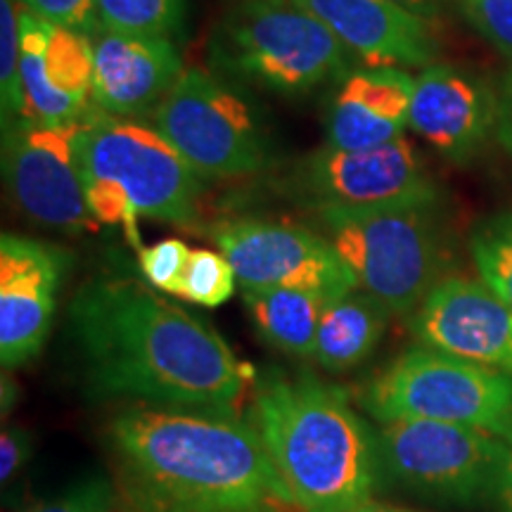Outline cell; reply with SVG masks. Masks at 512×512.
<instances>
[{
    "instance_id": "obj_1",
    "label": "cell",
    "mask_w": 512,
    "mask_h": 512,
    "mask_svg": "<svg viewBox=\"0 0 512 512\" xmlns=\"http://www.w3.org/2000/svg\"><path fill=\"white\" fill-rule=\"evenodd\" d=\"M69 337L88 387L133 406L238 413L254 380L209 320L128 275L76 290Z\"/></svg>"
},
{
    "instance_id": "obj_2",
    "label": "cell",
    "mask_w": 512,
    "mask_h": 512,
    "mask_svg": "<svg viewBox=\"0 0 512 512\" xmlns=\"http://www.w3.org/2000/svg\"><path fill=\"white\" fill-rule=\"evenodd\" d=\"M107 441L119 494L136 512H302L238 413L128 406Z\"/></svg>"
},
{
    "instance_id": "obj_3",
    "label": "cell",
    "mask_w": 512,
    "mask_h": 512,
    "mask_svg": "<svg viewBox=\"0 0 512 512\" xmlns=\"http://www.w3.org/2000/svg\"><path fill=\"white\" fill-rule=\"evenodd\" d=\"M254 425L302 512H351L384 484L377 432L335 384L268 370Z\"/></svg>"
},
{
    "instance_id": "obj_4",
    "label": "cell",
    "mask_w": 512,
    "mask_h": 512,
    "mask_svg": "<svg viewBox=\"0 0 512 512\" xmlns=\"http://www.w3.org/2000/svg\"><path fill=\"white\" fill-rule=\"evenodd\" d=\"M76 152L93 216L124 228L133 247L143 249L140 216L176 226L195 223L202 178L155 126L93 107L76 121Z\"/></svg>"
},
{
    "instance_id": "obj_5",
    "label": "cell",
    "mask_w": 512,
    "mask_h": 512,
    "mask_svg": "<svg viewBox=\"0 0 512 512\" xmlns=\"http://www.w3.org/2000/svg\"><path fill=\"white\" fill-rule=\"evenodd\" d=\"M332 242L361 290L394 316H411L446 278L448 226L439 192L354 209H318Z\"/></svg>"
},
{
    "instance_id": "obj_6",
    "label": "cell",
    "mask_w": 512,
    "mask_h": 512,
    "mask_svg": "<svg viewBox=\"0 0 512 512\" xmlns=\"http://www.w3.org/2000/svg\"><path fill=\"white\" fill-rule=\"evenodd\" d=\"M320 19L294 0H238L211 38L223 72L283 95L344 81L354 60Z\"/></svg>"
},
{
    "instance_id": "obj_7",
    "label": "cell",
    "mask_w": 512,
    "mask_h": 512,
    "mask_svg": "<svg viewBox=\"0 0 512 512\" xmlns=\"http://www.w3.org/2000/svg\"><path fill=\"white\" fill-rule=\"evenodd\" d=\"M356 401L377 422H451L512 446V375L444 351L406 349L363 384Z\"/></svg>"
},
{
    "instance_id": "obj_8",
    "label": "cell",
    "mask_w": 512,
    "mask_h": 512,
    "mask_svg": "<svg viewBox=\"0 0 512 512\" xmlns=\"http://www.w3.org/2000/svg\"><path fill=\"white\" fill-rule=\"evenodd\" d=\"M384 482L425 501L475 508L496 501L512 446L494 434L437 420L377 427Z\"/></svg>"
},
{
    "instance_id": "obj_9",
    "label": "cell",
    "mask_w": 512,
    "mask_h": 512,
    "mask_svg": "<svg viewBox=\"0 0 512 512\" xmlns=\"http://www.w3.org/2000/svg\"><path fill=\"white\" fill-rule=\"evenodd\" d=\"M152 126L181 152L202 181L254 176L271 162L256 110L233 83L188 67L152 112Z\"/></svg>"
},
{
    "instance_id": "obj_10",
    "label": "cell",
    "mask_w": 512,
    "mask_h": 512,
    "mask_svg": "<svg viewBox=\"0 0 512 512\" xmlns=\"http://www.w3.org/2000/svg\"><path fill=\"white\" fill-rule=\"evenodd\" d=\"M3 178L15 207L38 226L67 235L93 233L100 226L83 183L76 121L15 119L3 128Z\"/></svg>"
},
{
    "instance_id": "obj_11",
    "label": "cell",
    "mask_w": 512,
    "mask_h": 512,
    "mask_svg": "<svg viewBox=\"0 0 512 512\" xmlns=\"http://www.w3.org/2000/svg\"><path fill=\"white\" fill-rule=\"evenodd\" d=\"M209 238L226 254L240 290L299 287L328 297L361 290L332 242L318 230L245 216L211 226Z\"/></svg>"
},
{
    "instance_id": "obj_12",
    "label": "cell",
    "mask_w": 512,
    "mask_h": 512,
    "mask_svg": "<svg viewBox=\"0 0 512 512\" xmlns=\"http://www.w3.org/2000/svg\"><path fill=\"white\" fill-rule=\"evenodd\" d=\"M290 190L306 207L354 209L439 192L406 136L375 150H323L292 169Z\"/></svg>"
},
{
    "instance_id": "obj_13",
    "label": "cell",
    "mask_w": 512,
    "mask_h": 512,
    "mask_svg": "<svg viewBox=\"0 0 512 512\" xmlns=\"http://www.w3.org/2000/svg\"><path fill=\"white\" fill-rule=\"evenodd\" d=\"M24 112L19 119L72 124L93 110V36L48 22L19 3Z\"/></svg>"
},
{
    "instance_id": "obj_14",
    "label": "cell",
    "mask_w": 512,
    "mask_h": 512,
    "mask_svg": "<svg viewBox=\"0 0 512 512\" xmlns=\"http://www.w3.org/2000/svg\"><path fill=\"white\" fill-rule=\"evenodd\" d=\"M422 347L512 375V309L482 280L446 275L411 313Z\"/></svg>"
},
{
    "instance_id": "obj_15",
    "label": "cell",
    "mask_w": 512,
    "mask_h": 512,
    "mask_svg": "<svg viewBox=\"0 0 512 512\" xmlns=\"http://www.w3.org/2000/svg\"><path fill=\"white\" fill-rule=\"evenodd\" d=\"M69 254L48 242L3 233L0 238V361L5 370L41 354L53 325Z\"/></svg>"
},
{
    "instance_id": "obj_16",
    "label": "cell",
    "mask_w": 512,
    "mask_h": 512,
    "mask_svg": "<svg viewBox=\"0 0 512 512\" xmlns=\"http://www.w3.org/2000/svg\"><path fill=\"white\" fill-rule=\"evenodd\" d=\"M408 128L448 162L470 164L498 136V93L477 74L430 64L415 79Z\"/></svg>"
},
{
    "instance_id": "obj_17",
    "label": "cell",
    "mask_w": 512,
    "mask_h": 512,
    "mask_svg": "<svg viewBox=\"0 0 512 512\" xmlns=\"http://www.w3.org/2000/svg\"><path fill=\"white\" fill-rule=\"evenodd\" d=\"M93 107L112 117H143L155 112L183 74L174 38L93 34Z\"/></svg>"
},
{
    "instance_id": "obj_18",
    "label": "cell",
    "mask_w": 512,
    "mask_h": 512,
    "mask_svg": "<svg viewBox=\"0 0 512 512\" xmlns=\"http://www.w3.org/2000/svg\"><path fill=\"white\" fill-rule=\"evenodd\" d=\"M368 67H430L437 57L430 22L389 0H294Z\"/></svg>"
},
{
    "instance_id": "obj_19",
    "label": "cell",
    "mask_w": 512,
    "mask_h": 512,
    "mask_svg": "<svg viewBox=\"0 0 512 512\" xmlns=\"http://www.w3.org/2000/svg\"><path fill=\"white\" fill-rule=\"evenodd\" d=\"M415 79L403 67L354 69L325 119V147L375 150L403 138L411 121Z\"/></svg>"
},
{
    "instance_id": "obj_20",
    "label": "cell",
    "mask_w": 512,
    "mask_h": 512,
    "mask_svg": "<svg viewBox=\"0 0 512 512\" xmlns=\"http://www.w3.org/2000/svg\"><path fill=\"white\" fill-rule=\"evenodd\" d=\"M394 313L366 290L332 297L325 306L313 349V361L328 373H349L380 347Z\"/></svg>"
},
{
    "instance_id": "obj_21",
    "label": "cell",
    "mask_w": 512,
    "mask_h": 512,
    "mask_svg": "<svg viewBox=\"0 0 512 512\" xmlns=\"http://www.w3.org/2000/svg\"><path fill=\"white\" fill-rule=\"evenodd\" d=\"M332 297L299 287L242 290L254 330L283 354L311 358L325 306Z\"/></svg>"
},
{
    "instance_id": "obj_22",
    "label": "cell",
    "mask_w": 512,
    "mask_h": 512,
    "mask_svg": "<svg viewBox=\"0 0 512 512\" xmlns=\"http://www.w3.org/2000/svg\"><path fill=\"white\" fill-rule=\"evenodd\" d=\"M95 17L112 34L174 38L185 19V0H95Z\"/></svg>"
},
{
    "instance_id": "obj_23",
    "label": "cell",
    "mask_w": 512,
    "mask_h": 512,
    "mask_svg": "<svg viewBox=\"0 0 512 512\" xmlns=\"http://www.w3.org/2000/svg\"><path fill=\"white\" fill-rule=\"evenodd\" d=\"M470 252L479 280L512 309V211L479 221L472 228Z\"/></svg>"
},
{
    "instance_id": "obj_24",
    "label": "cell",
    "mask_w": 512,
    "mask_h": 512,
    "mask_svg": "<svg viewBox=\"0 0 512 512\" xmlns=\"http://www.w3.org/2000/svg\"><path fill=\"white\" fill-rule=\"evenodd\" d=\"M235 287H238V275L226 254L216 252V249H192L174 297L216 309L233 297Z\"/></svg>"
},
{
    "instance_id": "obj_25",
    "label": "cell",
    "mask_w": 512,
    "mask_h": 512,
    "mask_svg": "<svg viewBox=\"0 0 512 512\" xmlns=\"http://www.w3.org/2000/svg\"><path fill=\"white\" fill-rule=\"evenodd\" d=\"M0 112L3 128L24 112L19 0H0Z\"/></svg>"
},
{
    "instance_id": "obj_26",
    "label": "cell",
    "mask_w": 512,
    "mask_h": 512,
    "mask_svg": "<svg viewBox=\"0 0 512 512\" xmlns=\"http://www.w3.org/2000/svg\"><path fill=\"white\" fill-rule=\"evenodd\" d=\"M27 512H121L119 491L105 477H88Z\"/></svg>"
},
{
    "instance_id": "obj_27",
    "label": "cell",
    "mask_w": 512,
    "mask_h": 512,
    "mask_svg": "<svg viewBox=\"0 0 512 512\" xmlns=\"http://www.w3.org/2000/svg\"><path fill=\"white\" fill-rule=\"evenodd\" d=\"M188 259L190 249L178 238H169L155 242L152 247L138 249L140 271H143L147 285H152L159 292L174 294Z\"/></svg>"
},
{
    "instance_id": "obj_28",
    "label": "cell",
    "mask_w": 512,
    "mask_h": 512,
    "mask_svg": "<svg viewBox=\"0 0 512 512\" xmlns=\"http://www.w3.org/2000/svg\"><path fill=\"white\" fill-rule=\"evenodd\" d=\"M463 17L512 62V0H458Z\"/></svg>"
},
{
    "instance_id": "obj_29",
    "label": "cell",
    "mask_w": 512,
    "mask_h": 512,
    "mask_svg": "<svg viewBox=\"0 0 512 512\" xmlns=\"http://www.w3.org/2000/svg\"><path fill=\"white\" fill-rule=\"evenodd\" d=\"M19 3L60 27L83 31L88 36L100 31L98 17H95V0H19Z\"/></svg>"
},
{
    "instance_id": "obj_30",
    "label": "cell",
    "mask_w": 512,
    "mask_h": 512,
    "mask_svg": "<svg viewBox=\"0 0 512 512\" xmlns=\"http://www.w3.org/2000/svg\"><path fill=\"white\" fill-rule=\"evenodd\" d=\"M31 458V434L22 427H5L0 437V479L12 482Z\"/></svg>"
},
{
    "instance_id": "obj_31",
    "label": "cell",
    "mask_w": 512,
    "mask_h": 512,
    "mask_svg": "<svg viewBox=\"0 0 512 512\" xmlns=\"http://www.w3.org/2000/svg\"><path fill=\"white\" fill-rule=\"evenodd\" d=\"M498 140L512 157V69L498 88Z\"/></svg>"
},
{
    "instance_id": "obj_32",
    "label": "cell",
    "mask_w": 512,
    "mask_h": 512,
    "mask_svg": "<svg viewBox=\"0 0 512 512\" xmlns=\"http://www.w3.org/2000/svg\"><path fill=\"white\" fill-rule=\"evenodd\" d=\"M389 3L413 12L415 17L425 19V22H434L441 15V8H444V0H389Z\"/></svg>"
},
{
    "instance_id": "obj_33",
    "label": "cell",
    "mask_w": 512,
    "mask_h": 512,
    "mask_svg": "<svg viewBox=\"0 0 512 512\" xmlns=\"http://www.w3.org/2000/svg\"><path fill=\"white\" fill-rule=\"evenodd\" d=\"M496 503L501 512H512V453L508 465H505L501 486H498V494H496Z\"/></svg>"
},
{
    "instance_id": "obj_34",
    "label": "cell",
    "mask_w": 512,
    "mask_h": 512,
    "mask_svg": "<svg viewBox=\"0 0 512 512\" xmlns=\"http://www.w3.org/2000/svg\"><path fill=\"white\" fill-rule=\"evenodd\" d=\"M351 512H413L408 508H399V505H392V503H382V501H375V498H370L363 505H358L356 510Z\"/></svg>"
}]
</instances>
